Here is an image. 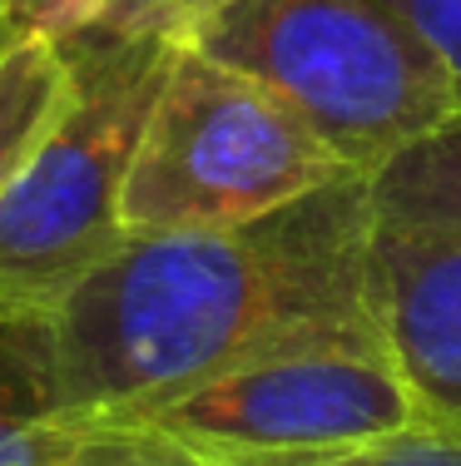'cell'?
Returning a JSON list of instances; mask_svg holds the SVG:
<instances>
[{"instance_id": "obj_1", "label": "cell", "mask_w": 461, "mask_h": 466, "mask_svg": "<svg viewBox=\"0 0 461 466\" xmlns=\"http://www.w3.org/2000/svg\"><path fill=\"white\" fill-rule=\"evenodd\" d=\"M372 228L367 179H343L254 224L135 233L50 318L60 421L149 412L288 342L377 323Z\"/></svg>"}, {"instance_id": "obj_2", "label": "cell", "mask_w": 461, "mask_h": 466, "mask_svg": "<svg viewBox=\"0 0 461 466\" xmlns=\"http://www.w3.org/2000/svg\"><path fill=\"white\" fill-rule=\"evenodd\" d=\"M174 40L65 46L70 99L0 194V313L55 318L129 243L119 198Z\"/></svg>"}, {"instance_id": "obj_3", "label": "cell", "mask_w": 461, "mask_h": 466, "mask_svg": "<svg viewBox=\"0 0 461 466\" xmlns=\"http://www.w3.org/2000/svg\"><path fill=\"white\" fill-rule=\"evenodd\" d=\"M184 46L273 90L357 179L456 115L436 60L387 0H234Z\"/></svg>"}, {"instance_id": "obj_4", "label": "cell", "mask_w": 461, "mask_h": 466, "mask_svg": "<svg viewBox=\"0 0 461 466\" xmlns=\"http://www.w3.org/2000/svg\"><path fill=\"white\" fill-rule=\"evenodd\" d=\"M357 179L273 90L179 46L119 198L125 233H189L268 218Z\"/></svg>"}, {"instance_id": "obj_5", "label": "cell", "mask_w": 461, "mask_h": 466, "mask_svg": "<svg viewBox=\"0 0 461 466\" xmlns=\"http://www.w3.org/2000/svg\"><path fill=\"white\" fill-rule=\"evenodd\" d=\"M105 421H149L199 451L228 457H313L397 437L422 421V407L382 328L367 323L288 342L149 412Z\"/></svg>"}, {"instance_id": "obj_6", "label": "cell", "mask_w": 461, "mask_h": 466, "mask_svg": "<svg viewBox=\"0 0 461 466\" xmlns=\"http://www.w3.org/2000/svg\"><path fill=\"white\" fill-rule=\"evenodd\" d=\"M367 303L422 421L461 427V238L377 224Z\"/></svg>"}, {"instance_id": "obj_7", "label": "cell", "mask_w": 461, "mask_h": 466, "mask_svg": "<svg viewBox=\"0 0 461 466\" xmlns=\"http://www.w3.org/2000/svg\"><path fill=\"white\" fill-rule=\"evenodd\" d=\"M234 0H5L10 35L45 46H100V40H194Z\"/></svg>"}, {"instance_id": "obj_8", "label": "cell", "mask_w": 461, "mask_h": 466, "mask_svg": "<svg viewBox=\"0 0 461 466\" xmlns=\"http://www.w3.org/2000/svg\"><path fill=\"white\" fill-rule=\"evenodd\" d=\"M60 427L50 318L0 313V466H50Z\"/></svg>"}, {"instance_id": "obj_9", "label": "cell", "mask_w": 461, "mask_h": 466, "mask_svg": "<svg viewBox=\"0 0 461 466\" xmlns=\"http://www.w3.org/2000/svg\"><path fill=\"white\" fill-rule=\"evenodd\" d=\"M367 188L377 224L426 238H461V115L387 159Z\"/></svg>"}, {"instance_id": "obj_10", "label": "cell", "mask_w": 461, "mask_h": 466, "mask_svg": "<svg viewBox=\"0 0 461 466\" xmlns=\"http://www.w3.org/2000/svg\"><path fill=\"white\" fill-rule=\"evenodd\" d=\"M70 99V65L45 40H15L0 55V194Z\"/></svg>"}, {"instance_id": "obj_11", "label": "cell", "mask_w": 461, "mask_h": 466, "mask_svg": "<svg viewBox=\"0 0 461 466\" xmlns=\"http://www.w3.org/2000/svg\"><path fill=\"white\" fill-rule=\"evenodd\" d=\"M50 466H228L149 421H60Z\"/></svg>"}, {"instance_id": "obj_12", "label": "cell", "mask_w": 461, "mask_h": 466, "mask_svg": "<svg viewBox=\"0 0 461 466\" xmlns=\"http://www.w3.org/2000/svg\"><path fill=\"white\" fill-rule=\"evenodd\" d=\"M208 457L228 466H461V427L442 421H416L387 441L353 451H313V457H228V451H208Z\"/></svg>"}, {"instance_id": "obj_13", "label": "cell", "mask_w": 461, "mask_h": 466, "mask_svg": "<svg viewBox=\"0 0 461 466\" xmlns=\"http://www.w3.org/2000/svg\"><path fill=\"white\" fill-rule=\"evenodd\" d=\"M387 5L407 20L412 35L436 60L446 90L456 99V115H461V0H387Z\"/></svg>"}, {"instance_id": "obj_14", "label": "cell", "mask_w": 461, "mask_h": 466, "mask_svg": "<svg viewBox=\"0 0 461 466\" xmlns=\"http://www.w3.org/2000/svg\"><path fill=\"white\" fill-rule=\"evenodd\" d=\"M15 46V35H10V15H5V0H0V55Z\"/></svg>"}]
</instances>
